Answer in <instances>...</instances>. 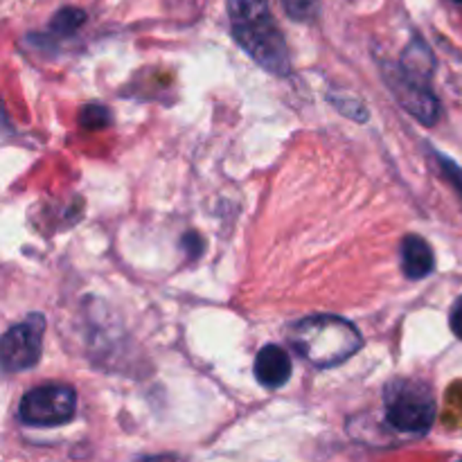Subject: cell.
<instances>
[{
    "label": "cell",
    "mask_w": 462,
    "mask_h": 462,
    "mask_svg": "<svg viewBox=\"0 0 462 462\" xmlns=\"http://www.w3.org/2000/svg\"><path fill=\"white\" fill-rule=\"evenodd\" d=\"M233 36L262 68L275 75L289 72V50L271 16L269 0H228Z\"/></svg>",
    "instance_id": "6da1fadb"
},
{
    "label": "cell",
    "mask_w": 462,
    "mask_h": 462,
    "mask_svg": "<svg viewBox=\"0 0 462 462\" xmlns=\"http://www.w3.org/2000/svg\"><path fill=\"white\" fill-rule=\"evenodd\" d=\"M289 346L316 368H332L361 350L364 338L350 320L341 316H307L289 329Z\"/></svg>",
    "instance_id": "7a4b0ae2"
},
{
    "label": "cell",
    "mask_w": 462,
    "mask_h": 462,
    "mask_svg": "<svg viewBox=\"0 0 462 462\" xmlns=\"http://www.w3.org/2000/svg\"><path fill=\"white\" fill-rule=\"evenodd\" d=\"M386 420L402 433H427L436 420L431 388L420 379H393L383 393Z\"/></svg>",
    "instance_id": "3957f363"
},
{
    "label": "cell",
    "mask_w": 462,
    "mask_h": 462,
    "mask_svg": "<svg viewBox=\"0 0 462 462\" xmlns=\"http://www.w3.org/2000/svg\"><path fill=\"white\" fill-rule=\"evenodd\" d=\"M77 413V395L63 383H45L23 395L18 418L27 427H61Z\"/></svg>",
    "instance_id": "277c9868"
},
{
    "label": "cell",
    "mask_w": 462,
    "mask_h": 462,
    "mask_svg": "<svg viewBox=\"0 0 462 462\" xmlns=\"http://www.w3.org/2000/svg\"><path fill=\"white\" fill-rule=\"evenodd\" d=\"M45 319L41 314H30L23 323L14 325L5 332L0 343V359L7 373H21L39 364L43 350Z\"/></svg>",
    "instance_id": "5b68a950"
},
{
    "label": "cell",
    "mask_w": 462,
    "mask_h": 462,
    "mask_svg": "<svg viewBox=\"0 0 462 462\" xmlns=\"http://www.w3.org/2000/svg\"><path fill=\"white\" fill-rule=\"evenodd\" d=\"M395 93L400 97V102L404 104V108L409 113H413L420 122H424L427 126L436 125L438 117H440V102L436 99V95L424 86V81L411 79L404 72L400 75L395 84Z\"/></svg>",
    "instance_id": "8992f818"
},
{
    "label": "cell",
    "mask_w": 462,
    "mask_h": 462,
    "mask_svg": "<svg viewBox=\"0 0 462 462\" xmlns=\"http://www.w3.org/2000/svg\"><path fill=\"white\" fill-rule=\"evenodd\" d=\"M291 359L280 346H266L255 356V377L262 386L280 388L291 377Z\"/></svg>",
    "instance_id": "52a82bcc"
},
{
    "label": "cell",
    "mask_w": 462,
    "mask_h": 462,
    "mask_svg": "<svg viewBox=\"0 0 462 462\" xmlns=\"http://www.w3.org/2000/svg\"><path fill=\"white\" fill-rule=\"evenodd\" d=\"M400 257L402 271L411 280L427 278V275L433 273V266H436V257H433L431 246L420 235H409V237L402 239Z\"/></svg>",
    "instance_id": "ba28073f"
},
{
    "label": "cell",
    "mask_w": 462,
    "mask_h": 462,
    "mask_svg": "<svg viewBox=\"0 0 462 462\" xmlns=\"http://www.w3.org/2000/svg\"><path fill=\"white\" fill-rule=\"evenodd\" d=\"M79 122L84 129L90 131H99V129H106L108 122H111V111L102 104H88L84 106V111L79 113Z\"/></svg>",
    "instance_id": "9c48e42d"
},
{
    "label": "cell",
    "mask_w": 462,
    "mask_h": 462,
    "mask_svg": "<svg viewBox=\"0 0 462 462\" xmlns=\"http://www.w3.org/2000/svg\"><path fill=\"white\" fill-rule=\"evenodd\" d=\"M86 21V14L81 9H61L57 16L52 18V30L59 32V34H72L81 23Z\"/></svg>",
    "instance_id": "30bf717a"
},
{
    "label": "cell",
    "mask_w": 462,
    "mask_h": 462,
    "mask_svg": "<svg viewBox=\"0 0 462 462\" xmlns=\"http://www.w3.org/2000/svg\"><path fill=\"white\" fill-rule=\"evenodd\" d=\"M282 5L293 21H311L319 12V0H282Z\"/></svg>",
    "instance_id": "8fae6325"
},
{
    "label": "cell",
    "mask_w": 462,
    "mask_h": 462,
    "mask_svg": "<svg viewBox=\"0 0 462 462\" xmlns=\"http://www.w3.org/2000/svg\"><path fill=\"white\" fill-rule=\"evenodd\" d=\"M440 165H442V170H445V174L449 176L451 183H454L456 188H458L462 192V170H460V167L456 165L454 161H449V158H445V156H440Z\"/></svg>",
    "instance_id": "7c38bea8"
},
{
    "label": "cell",
    "mask_w": 462,
    "mask_h": 462,
    "mask_svg": "<svg viewBox=\"0 0 462 462\" xmlns=\"http://www.w3.org/2000/svg\"><path fill=\"white\" fill-rule=\"evenodd\" d=\"M449 325H451V332L462 341V296L456 300L454 310L449 314Z\"/></svg>",
    "instance_id": "4fadbf2b"
},
{
    "label": "cell",
    "mask_w": 462,
    "mask_h": 462,
    "mask_svg": "<svg viewBox=\"0 0 462 462\" xmlns=\"http://www.w3.org/2000/svg\"><path fill=\"white\" fill-rule=\"evenodd\" d=\"M135 462H185L180 456H171V454H165V456H147V458H140Z\"/></svg>",
    "instance_id": "5bb4252c"
},
{
    "label": "cell",
    "mask_w": 462,
    "mask_h": 462,
    "mask_svg": "<svg viewBox=\"0 0 462 462\" xmlns=\"http://www.w3.org/2000/svg\"><path fill=\"white\" fill-rule=\"evenodd\" d=\"M456 3H462V0H456Z\"/></svg>",
    "instance_id": "9a60e30c"
}]
</instances>
